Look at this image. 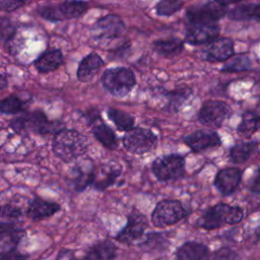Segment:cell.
Masks as SVG:
<instances>
[{"mask_svg":"<svg viewBox=\"0 0 260 260\" xmlns=\"http://www.w3.org/2000/svg\"><path fill=\"white\" fill-rule=\"evenodd\" d=\"M87 147L88 141L86 137L72 129L59 130L52 142L53 152L65 162H70L84 154Z\"/></svg>","mask_w":260,"mask_h":260,"instance_id":"6da1fadb","label":"cell"},{"mask_svg":"<svg viewBox=\"0 0 260 260\" xmlns=\"http://www.w3.org/2000/svg\"><path fill=\"white\" fill-rule=\"evenodd\" d=\"M244 217V211L240 206H233L226 203H217L207 208L197 220L201 229L212 231L223 225L239 223Z\"/></svg>","mask_w":260,"mask_h":260,"instance_id":"7a4b0ae2","label":"cell"},{"mask_svg":"<svg viewBox=\"0 0 260 260\" xmlns=\"http://www.w3.org/2000/svg\"><path fill=\"white\" fill-rule=\"evenodd\" d=\"M101 82L104 88L117 98L127 95L136 83L134 73L126 67H115L104 71Z\"/></svg>","mask_w":260,"mask_h":260,"instance_id":"3957f363","label":"cell"},{"mask_svg":"<svg viewBox=\"0 0 260 260\" xmlns=\"http://www.w3.org/2000/svg\"><path fill=\"white\" fill-rule=\"evenodd\" d=\"M126 30L124 21L120 16L108 14L99 18L91 27V37L101 46L120 39Z\"/></svg>","mask_w":260,"mask_h":260,"instance_id":"277c9868","label":"cell"},{"mask_svg":"<svg viewBox=\"0 0 260 260\" xmlns=\"http://www.w3.org/2000/svg\"><path fill=\"white\" fill-rule=\"evenodd\" d=\"M151 171L158 181L179 180L185 175V158L174 153L159 156L153 160Z\"/></svg>","mask_w":260,"mask_h":260,"instance_id":"5b68a950","label":"cell"},{"mask_svg":"<svg viewBox=\"0 0 260 260\" xmlns=\"http://www.w3.org/2000/svg\"><path fill=\"white\" fill-rule=\"evenodd\" d=\"M224 2H204L190 6L186 12L190 24L215 23L228 13V5Z\"/></svg>","mask_w":260,"mask_h":260,"instance_id":"8992f818","label":"cell"},{"mask_svg":"<svg viewBox=\"0 0 260 260\" xmlns=\"http://www.w3.org/2000/svg\"><path fill=\"white\" fill-rule=\"evenodd\" d=\"M188 215V211L178 200L166 199L156 204L151 213V222L155 228H166L179 222Z\"/></svg>","mask_w":260,"mask_h":260,"instance_id":"52a82bcc","label":"cell"},{"mask_svg":"<svg viewBox=\"0 0 260 260\" xmlns=\"http://www.w3.org/2000/svg\"><path fill=\"white\" fill-rule=\"evenodd\" d=\"M9 126L16 133L35 132L38 134H48L55 129V124L46 117L41 111H35L24 116L12 119Z\"/></svg>","mask_w":260,"mask_h":260,"instance_id":"ba28073f","label":"cell"},{"mask_svg":"<svg viewBox=\"0 0 260 260\" xmlns=\"http://www.w3.org/2000/svg\"><path fill=\"white\" fill-rule=\"evenodd\" d=\"M88 8V3L84 1H64L56 6L47 5L38 8V13L50 21L76 18L82 15Z\"/></svg>","mask_w":260,"mask_h":260,"instance_id":"9c48e42d","label":"cell"},{"mask_svg":"<svg viewBox=\"0 0 260 260\" xmlns=\"http://www.w3.org/2000/svg\"><path fill=\"white\" fill-rule=\"evenodd\" d=\"M124 147L131 153L144 154L152 151L157 144V137L146 128H133L123 137Z\"/></svg>","mask_w":260,"mask_h":260,"instance_id":"30bf717a","label":"cell"},{"mask_svg":"<svg viewBox=\"0 0 260 260\" xmlns=\"http://www.w3.org/2000/svg\"><path fill=\"white\" fill-rule=\"evenodd\" d=\"M232 115L231 107L222 102L216 100H209L203 103L198 112V121L208 127H219Z\"/></svg>","mask_w":260,"mask_h":260,"instance_id":"8fae6325","label":"cell"},{"mask_svg":"<svg viewBox=\"0 0 260 260\" xmlns=\"http://www.w3.org/2000/svg\"><path fill=\"white\" fill-rule=\"evenodd\" d=\"M147 226L148 221L146 216L134 210L128 214L126 225L116 236V240L122 244L130 245L143 237Z\"/></svg>","mask_w":260,"mask_h":260,"instance_id":"7c38bea8","label":"cell"},{"mask_svg":"<svg viewBox=\"0 0 260 260\" xmlns=\"http://www.w3.org/2000/svg\"><path fill=\"white\" fill-rule=\"evenodd\" d=\"M234 54V42L229 38H216L206 44L199 52L200 58L208 62L225 61Z\"/></svg>","mask_w":260,"mask_h":260,"instance_id":"4fadbf2b","label":"cell"},{"mask_svg":"<svg viewBox=\"0 0 260 260\" xmlns=\"http://www.w3.org/2000/svg\"><path fill=\"white\" fill-rule=\"evenodd\" d=\"M219 34V26L216 23L190 24L185 35V42L189 45H203L215 40Z\"/></svg>","mask_w":260,"mask_h":260,"instance_id":"5bb4252c","label":"cell"},{"mask_svg":"<svg viewBox=\"0 0 260 260\" xmlns=\"http://www.w3.org/2000/svg\"><path fill=\"white\" fill-rule=\"evenodd\" d=\"M184 142L194 152H201L219 146L221 143L218 134L211 130H196L185 136Z\"/></svg>","mask_w":260,"mask_h":260,"instance_id":"9a60e30c","label":"cell"},{"mask_svg":"<svg viewBox=\"0 0 260 260\" xmlns=\"http://www.w3.org/2000/svg\"><path fill=\"white\" fill-rule=\"evenodd\" d=\"M242 179V171L237 168H225L216 174L214 178V187L222 195L229 196L233 194Z\"/></svg>","mask_w":260,"mask_h":260,"instance_id":"2e32d148","label":"cell"},{"mask_svg":"<svg viewBox=\"0 0 260 260\" xmlns=\"http://www.w3.org/2000/svg\"><path fill=\"white\" fill-rule=\"evenodd\" d=\"M120 175L121 168L119 165L114 162L104 164L98 170H94L92 185L96 190L103 191L113 185Z\"/></svg>","mask_w":260,"mask_h":260,"instance_id":"e0dca14e","label":"cell"},{"mask_svg":"<svg viewBox=\"0 0 260 260\" xmlns=\"http://www.w3.org/2000/svg\"><path fill=\"white\" fill-rule=\"evenodd\" d=\"M60 204L57 202L47 201L42 198H35L28 205L26 215L31 220L38 221L50 217L60 210Z\"/></svg>","mask_w":260,"mask_h":260,"instance_id":"ac0fdd59","label":"cell"},{"mask_svg":"<svg viewBox=\"0 0 260 260\" xmlns=\"http://www.w3.org/2000/svg\"><path fill=\"white\" fill-rule=\"evenodd\" d=\"M0 253L16 250L25 232L21 229L14 228L11 223L0 224Z\"/></svg>","mask_w":260,"mask_h":260,"instance_id":"d6986e66","label":"cell"},{"mask_svg":"<svg viewBox=\"0 0 260 260\" xmlns=\"http://www.w3.org/2000/svg\"><path fill=\"white\" fill-rule=\"evenodd\" d=\"M104 65V60L96 53H90L85 56L77 68V78L81 82L91 81L95 74Z\"/></svg>","mask_w":260,"mask_h":260,"instance_id":"ffe728a7","label":"cell"},{"mask_svg":"<svg viewBox=\"0 0 260 260\" xmlns=\"http://www.w3.org/2000/svg\"><path fill=\"white\" fill-rule=\"evenodd\" d=\"M208 247L202 243L189 241L183 243L175 252L176 260H204L208 257Z\"/></svg>","mask_w":260,"mask_h":260,"instance_id":"44dd1931","label":"cell"},{"mask_svg":"<svg viewBox=\"0 0 260 260\" xmlns=\"http://www.w3.org/2000/svg\"><path fill=\"white\" fill-rule=\"evenodd\" d=\"M94 179V168L91 161H84L72 170L71 182L76 191H83L92 185Z\"/></svg>","mask_w":260,"mask_h":260,"instance_id":"7402d4cb","label":"cell"},{"mask_svg":"<svg viewBox=\"0 0 260 260\" xmlns=\"http://www.w3.org/2000/svg\"><path fill=\"white\" fill-rule=\"evenodd\" d=\"M64 57L60 50L54 49L43 53L35 61V66L40 73H48L58 69L63 63Z\"/></svg>","mask_w":260,"mask_h":260,"instance_id":"603a6c76","label":"cell"},{"mask_svg":"<svg viewBox=\"0 0 260 260\" xmlns=\"http://www.w3.org/2000/svg\"><path fill=\"white\" fill-rule=\"evenodd\" d=\"M92 134L107 148L114 149L117 146V138L114 131L100 119L99 115L91 120Z\"/></svg>","mask_w":260,"mask_h":260,"instance_id":"cb8c5ba5","label":"cell"},{"mask_svg":"<svg viewBox=\"0 0 260 260\" xmlns=\"http://www.w3.org/2000/svg\"><path fill=\"white\" fill-rule=\"evenodd\" d=\"M117 257V247L110 241H102L91 246L86 255V260H115Z\"/></svg>","mask_w":260,"mask_h":260,"instance_id":"d4e9b609","label":"cell"},{"mask_svg":"<svg viewBox=\"0 0 260 260\" xmlns=\"http://www.w3.org/2000/svg\"><path fill=\"white\" fill-rule=\"evenodd\" d=\"M229 18L233 20L260 21V2L247 3L236 6L229 12Z\"/></svg>","mask_w":260,"mask_h":260,"instance_id":"484cf974","label":"cell"},{"mask_svg":"<svg viewBox=\"0 0 260 260\" xmlns=\"http://www.w3.org/2000/svg\"><path fill=\"white\" fill-rule=\"evenodd\" d=\"M153 49L158 55L172 58L179 55L183 51V41L177 38L156 40L153 42Z\"/></svg>","mask_w":260,"mask_h":260,"instance_id":"4316f807","label":"cell"},{"mask_svg":"<svg viewBox=\"0 0 260 260\" xmlns=\"http://www.w3.org/2000/svg\"><path fill=\"white\" fill-rule=\"evenodd\" d=\"M258 130H260V112H245L242 115L241 123L238 126V132L243 136H251Z\"/></svg>","mask_w":260,"mask_h":260,"instance_id":"83f0119b","label":"cell"},{"mask_svg":"<svg viewBox=\"0 0 260 260\" xmlns=\"http://www.w3.org/2000/svg\"><path fill=\"white\" fill-rule=\"evenodd\" d=\"M255 141L241 142L234 145L230 150V158L234 164H244L257 149Z\"/></svg>","mask_w":260,"mask_h":260,"instance_id":"f1b7e54d","label":"cell"},{"mask_svg":"<svg viewBox=\"0 0 260 260\" xmlns=\"http://www.w3.org/2000/svg\"><path fill=\"white\" fill-rule=\"evenodd\" d=\"M109 119L116 125L118 130L120 131H130L134 126V118L129 113L124 111L110 108L107 111Z\"/></svg>","mask_w":260,"mask_h":260,"instance_id":"f546056e","label":"cell"},{"mask_svg":"<svg viewBox=\"0 0 260 260\" xmlns=\"http://www.w3.org/2000/svg\"><path fill=\"white\" fill-rule=\"evenodd\" d=\"M25 103L16 94H11L0 101V112L3 114H17L23 112Z\"/></svg>","mask_w":260,"mask_h":260,"instance_id":"4dcf8cb0","label":"cell"},{"mask_svg":"<svg viewBox=\"0 0 260 260\" xmlns=\"http://www.w3.org/2000/svg\"><path fill=\"white\" fill-rule=\"evenodd\" d=\"M191 94V90L189 88H179L170 92H167V96L169 99V107L173 111H178L179 108L188 100Z\"/></svg>","mask_w":260,"mask_h":260,"instance_id":"1f68e13d","label":"cell"},{"mask_svg":"<svg viewBox=\"0 0 260 260\" xmlns=\"http://www.w3.org/2000/svg\"><path fill=\"white\" fill-rule=\"evenodd\" d=\"M183 6L182 1H176V0H164L156 4L155 11L157 15L160 16H170L179 10H181Z\"/></svg>","mask_w":260,"mask_h":260,"instance_id":"d6a6232c","label":"cell"},{"mask_svg":"<svg viewBox=\"0 0 260 260\" xmlns=\"http://www.w3.org/2000/svg\"><path fill=\"white\" fill-rule=\"evenodd\" d=\"M250 68V59L247 56H239L230 60L224 67L221 68V71L224 72H238L247 70Z\"/></svg>","mask_w":260,"mask_h":260,"instance_id":"836d02e7","label":"cell"},{"mask_svg":"<svg viewBox=\"0 0 260 260\" xmlns=\"http://www.w3.org/2000/svg\"><path fill=\"white\" fill-rule=\"evenodd\" d=\"M207 260H241L240 255L229 247H221L213 251Z\"/></svg>","mask_w":260,"mask_h":260,"instance_id":"e575fe53","label":"cell"},{"mask_svg":"<svg viewBox=\"0 0 260 260\" xmlns=\"http://www.w3.org/2000/svg\"><path fill=\"white\" fill-rule=\"evenodd\" d=\"M22 211L19 207L12 204H4L0 206V218L6 220H17L21 217Z\"/></svg>","mask_w":260,"mask_h":260,"instance_id":"d590c367","label":"cell"},{"mask_svg":"<svg viewBox=\"0 0 260 260\" xmlns=\"http://www.w3.org/2000/svg\"><path fill=\"white\" fill-rule=\"evenodd\" d=\"M15 35V26L10 19L0 17V40L7 41Z\"/></svg>","mask_w":260,"mask_h":260,"instance_id":"8d00e7d4","label":"cell"},{"mask_svg":"<svg viewBox=\"0 0 260 260\" xmlns=\"http://www.w3.org/2000/svg\"><path fill=\"white\" fill-rule=\"evenodd\" d=\"M21 44H22V39L20 37L16 36V34L12 38H10L9 40H7L5 42L7 50L9 51V53H11L13 55L17 54L21 50Z\"/></svg>","mask_w":260,"mask_h":260,"instance_id":"74e56055","label":"cell"},{"mask_svg":"<svg viewBox=\"0 0 260 260\" xmlns=\"http://www.w3.org/2000/svg\"><path fill=\"white\" fill-rule=\"evenodd\" d=\"M24 5L23 1H13V0H0V10L3 11H14Z\"/></svg>","mask_w":260,"mask_h":260,"instance_id":"f35d334b","label":"cell"},{"mask_svg":"<svg viewBox=\"0 0 260 260\" xmlns=\"http://www.w3.org/2000/svg\"><path fill=\"white\" fill-rule=\"evenodd\" d=\"M27 256L17 250L0 253V260H26Z\"/></svg>","mask_w":260,"mask_h":260,"instance_id":"ab89813d","label":"cell"},{"mask_svg":"<svg viewBox=\"0 0 260 260\" xmlns=\"http://www.w3.org/2000/svg\"><path fill=\"white\" fill-rule=\"evenodd\" d=\"M248 187L251 192L260 195V169L254 173L248 184Z\"/></svg>","mask_w":260,"mask_h":260,"instance_id":"60d3db41","label":"cell"},{"mask_svg":"<svg viewBox=\"0 0 260 260\" xmlns=\"http://www.w3.org/2000/svg\"><path fill=\"white\" fill-rule=\"evenodd\" d=\"M7 84H8V82H7L6 77L3 74H0V90L5 88L7 86Z\"/></svg>","mask_w":260,"mask_h":260,"instance_id":"b9f144b4","label":"cell"},{"mask_svg":"<svg viewBox=\"0 0 260 260\" xmlns=\"http://www.w3.org/2000/svg\"><path fill=\"white\" fill-rule=\"evenodd\" d=\"M74 260H86L85 258H83V259H74Z\"/></svg>","mask_w":260,"mask_h":260,"instance_id":"7bdbcfd3","label":"cell"},{"mask_svg":"<svg viewBox=\"0 0 260 260\" xmlns=\"http://www.w3.org/2000/svg\"><path fill=\"white\" fill-rule=\"evenodd\" d=\"M259 243H260V238H259Z\"/></svg>","mask_w":260,"mask_h":260,"instance_id":"ee69618b","label":"cell"}]
</instances>
